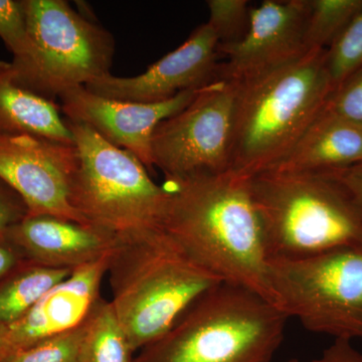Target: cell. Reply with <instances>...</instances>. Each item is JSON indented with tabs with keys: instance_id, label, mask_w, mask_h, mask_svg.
I'll return each instance as SVG.
<instances>
[{
	"instance_id": "7c38bea8",
	"label": "cell",
	"mask_w": 362,
	"mask_h": 362,
	"mask_svg": "<svg viewBox=\"0 0 362 362\" xmlns=\"http://www.w3.org/2000/svg\"><path fill=\"white\" fill-rule=\"evenodd\" d=\"M218 39L206 23L195 28L175 51L148 66L141 75H109L85 86L99 96L132 103H159L185 90L199 89L216 78Z\"/></svg>"
},
{
	"instance_id": "4dcf8cb0",
	"label": "cell",
	"mask_w": 362,
	"mask_h": 362,
	"mask_svg": "<svg viewBox=\"0 0 362 362\" xmlns=\"http://www.w3.org/2000/svg\"><path fill=\"white\" fill-rule=\"evenodd\" d=\"M285 362H300V361H298V359H296V358H291V359H288V361H285Z\"/></svg>"
},
{
	"instance_id": "cb8c5ba5",
	"label": "cell",
	"mask_w": 362,
	"mask_h": 362,
	"mask_svg": "<svg viewBox=\"0 0 362 362\" xmlns=\"http://www.w3.org/2000/svg\"><path fill=\"white\" fill-rule=\"evenodd\" d=\"M0 39L13 59L25 54L28 33L25 0H0Z\"/></svg>"
},
{
	"instance_id": "8992f818",
	"label": "cell",
	"mask_w": 362,
	"mask_h": 362,
	"mask_svg": "<svg viewBox=\"0 0 362 362\" xmlns=\"http://www.w3.org/2000/svg\"><path fill=\"white\" fill-rule=\"evenodd\" d=\"M66 122L78 154L69 192L73 209L88 225L115 235L160 230L168 188L156 185L144 164L127 150L87 126Z\"/></svg>"
},
{
	"instance_id": "ffe728a7",
	"label": "cell",
	"mask_w": 362,
	"mask_h": 362,
	"mask_svg": "<svg viewBox=\"0 0 362 362\" xmlns=\"http://www.w3.org/2000/svg\"><path fill=\"white\" fill-rule=\"evenodd\" d=\"M362 11V0H309L305 30L307 52L327 49Z\"/></svg>"
},
{
	"instance_id": "5bb4252c",
	"label": "cell",
	"mask_w": 362,
	"mask_h": 362,
	"mask_svg": "<svg viewBox=\"0 0 362 362\" xmlns=\"http://www.w3.org/2000/svg\"><path fill=\"white\" fill-rule=\"evenodd\" d=\"M109 254L76 269L40 298L28 313L4 328L11 351L68 332L85 322L100 296Z\"/></svg>"
},
{
	"instance_id": "ba28073f",
	"label": "cell",
	"mask_w": 362,
	"mask_h": 362,
	"mask_svg": "<svg viewBox=\"0 0 362 362\" xmlns=\"http://www.w3.org/2000/svg\"><path fill=\"white\" fill-rule=\"evenodd\" d=\"M276 304L307 330L362 340V245L294 261H271Z\"/></svg>"
},
{
	"instance_id": "277c9868",
	"label": "cell",
	"mask_w": 362,
	"mask_h": 362,
	"mask_svg": "<svg viewBox=\"0 0 362 362\" xmlns=\"http://www.w3.org/2000/svg\"><path fill=\"white\" fill-rule=\"evenodd\" d=\"M326 51L235 83L232 173L250 177L273 168L322 111L332 92Z\"/></svg>"
},
{
	"instance_id": "5b68a950",
	"label": "cell",
	"mask_w": 362,
	"mask_h": 362,
	"mask_svg": "<svg viewBox=\"0 0 362 362\" xmlns=\"http://www.w3.org/2000/svg\"><path fill=\"white\" fill-rule=\"evenodd\" d=\"M289 317L257 293L221 283L135 362H272Z\"/></svg>"
},
{
	"instance_id": "6da1fadb",
	"label": "cell",
	"mask_w": 362,
	"mask_h": 362,
	"mask_svg": "<svg viewBox=\"0 0 362 362\" xmlns=\"http://www.w3.org/2000/svg\"><path fill=\"white\" fill-rule=\"evenodd\" d=\"M162 232L221 283L276 304L261 221L249 177L228 171L169 183Z\"/></svg>"
},
{
	"instance_id": "484cf974",
	"label": "cell",
	"mask_w": 362,
	"mask_h": 362,
	"mask_svg": "<svg viewBox=\"0 0 362 362\" xmlns=\"http://www.w3.org/2000/svg\"><path fill=\"white\" fill-rule=\"evenodd\" d=\"M28 214L25 202L18 192L0 180V239L7 230L23 221Z\"/></svg>"
},
{
	"instance_id": "44dd1931",
	"label": "cell",
	"mask_w": 362,
	"mask_h": 362,
	"mask_svg": "<svg viewBox=\"0 0 362 362\" xmlns=\"http://www.w3.org/2000/svg\"><path fill=\"white\" fill-rule=\"evenodd\" d=\"M361 68L362 11L350 21L326 51V69L332 92Z\"/></svg>"
},
{
	"instance_id": "603a6c76",
	"label": "cell",
	"mask_w": 362,
	"mask_h": 362,
	"mask_svg": "<svg viewBox=\"0 0 362 362\" xmlns=\"http://www.w3.org/2000/svg\"><path fill=\"white\" fill-rule=\"evenodd\" d=\"M207 23L218 39V45L239 42L246 35L250 25L247 0H209Z\"/></svg>"
},
{
	"instance_id": "9a60e30c",
	"label": "cell",
	"mask_w": 362,
	"mask_h": 362,
	"mask_svg": "<svg viewBox=\"0 0 362 362\" xmlns=\"http://www.w3.org/2000/svg\"><path fill=\"white\" fill-rule=\"evenodd\" d=\"M4 239L25 261L74 271L107 256L115 245L116 235L57 216L28 214L7 230Z\"/></svg>"
},
{
	"instance_id": "52a82bcc",
	"label": "cell",
	"mask_w": 362,
	"mask_h": 362,
	"mask_svg": "<svg viewBox=\"0 0 362 362\" xmlns=\"http://www.w3.org/2000/svg\"><path fill=\"white\" fill-rule=\"evenodd\" d=\"M25 6L28 49L11 62L21 85L56 101L111 74L115 42L108 30L65 0H25Z\"/></svg>"
},
{
	"instance_id": "7402d4cb",
	"label": "cell",
	"mask_w": 362,
	"mask_h": 362,
	"mask_svg": "<svg viewBox=\"0 0 362 362\" xmlns=\"http://www.w3.org/2000/svg\"><path fill=\"white\" fill-rule=\"evenodd\" d=\"M84 331L85 322L63 334L16 350L0 362H80Z\"/></svg>"
},
{
	"instance_id": "83f0119b",
	"label": "cell",
	"mask_w": 362,
	"mask_h": 362,
	"mask_svg": "<svg viewBox=\"0 0 362 362\" xmlns=\"http://www.w3.org/2000/svg\"><path fill=\"white\" fill-rule=\"evenodd\" d=\"M23 261V257L13 245L4 238L0 239V280Z\"/></svg>"
},
{
	"instance_id": "f546056e",
	"label": "cell",
	"mask_w": 362,
	"mask_h": 362,
	"mask_svg": "<svg viewBox=\"0 0 362 362\" xmlns=\"http://www.w3.org/2000/svg\"><path fill=\"white\" fill-rule=\"evenodd\" d=\"M11 349L9 346L8 341H7L6 337V331L4 328H0V361L11 354Z\"/></svg>"
},
{
	"instance_id": "1f68e13d",
	"label": "cell",
	"mask_w": 362,
	"mask_h": 362,
	"mask_svg": "<svg viewBox=\"0 0 362 362\" xmlns=\"http://www.w3.org/2000/svg\"><path fill=\"white\" fill-rule=\"evenodd\" d=\"M361 168H362V164H361Z\"/></svg>"
},
{
	"instance_id": "d4e9b609",
	"label": "cell",
	"mask_w": 362,
	"mask_h": 362,
	"mask_svg": "<svg viewBox=\"0 0 362 362\" xmlns=\"http://www.w3.org/2000/svg\"><path fill=\"white\" fill-rule=\"evenodd\" d=\"M324 108L362 127V68L331 93Z\"/></svg>"
},
{
	"instance_id": "4fadbf2b",
	"label": "cell",
	"mask_w": 362,
	"mask_h": 362,
	"mask_svg": "<svg viewBox=\"0 0 362 362\" xmlns=\"http://www.w3.org/2000/svg\"><path fill=\"white\" fill-rule=\"evenodd\" d=\"M202 88L185 90L159 103L143 104L107 99L80 86L66 90L59 100L66 120L87 126L151 169V143L156 128L192 103Z\"/></svg>"
},
{
	"instance_id": "9c48e42d",
	"label": "cell",
	"mask_w": 362,
	"mask_h": 362,
	"mask_svg": "<svg viewBox=\"0 0 362 362\" xmlns=\"http://www.w3.org/2000/svg\"><path fill=\"white\" fill-rule=\"evenodd\" d=\"M235 93V83L216 78L159 124L152 137V165L168 183L230 171Z\"/></svg>"
},
{
	"instance_id": "30bf717a",
	"label": "cell",
	"mask_w": 362,
	"mask_h": 362,
	"mask_svg": "<svg viewBox=\"0 0 362 362\" xmlns=\"http://www.w3.org/2000/svg\"><path fill=\"white\" fill-rule=\"evenodd\" d=\"M78 164L76 144L32 135H0V180L25 202L28 214L85 223L69 192Z\"/></svg>"
},
{
	"instance_id": "8fae6325",
	"label": "cell",
	"mask_w": 362,
	"mask_h": 362,
	"mask_svg": "<svg viewBox=\"0 0 362 362\" xmlns=\"http://www.w3.org/2000/svg\"><path fill=\"white\" fill-rule=\"evenodd\" d=\"M308 11L309 0H265L251 7L246 35L239 42L218 45L226 62L218 66L214 80L243 82L303 57Z\"/></svg>"
},
{
	"instance_id": "2e32d148",
	"label": "cell",
	"mask_w": 362,
	"mask_h": 362,
	"mask_svg": "<svg viewBox=\"0 0 362 362\" xmlns=\"http://www.w3.org/2000/svg\"><path fill=\"white\" fill-rule=\"evenodd\" d=\"M361 164V126L343 120L323 108L289 153L269 169L331 171Z\"/></svg>"
},
{
	"instance_id": "7a4b0ae2",
	"label": "cell",
	"mask_w": 362,
	"mask_h": 362,
	"mask_svg": "<svg viewBox=\"0 0 362 362\" xmlns=\"http://www.w3.org/2000/svg\"><path fill=\"white\" fill-rule=\"evenodd\" d=\"M249 185L269 262L362 245V207L337 170L267 169Z\"/></svg>"
},
{
	"instance_id": "4316f807",
	"label": "cell",
	"mask_w": 362,
	"mask_h": 362,
	"mask_svg": "<svg viewBox=\"0 0 362 362\" xmlns=\"http://www.w3.org/2000/svg\"><path fill=\"white\" fill-rule=\"evenodd\" d=\"M311 362H362V354L347 339H334L318 358Z\"/></svg>"
},
{
	"instance_id": "e0dca14e",
	"label": "cell",
	"mask_w": 362,
	"mask_h": 362,
	"mask_svg": "<svg viewBox=\"0 0 362 362\" xmlns=\"http://www.w3.org/2000/svg\"><path fill=\"white\" fill-rule=\"evenodd\" d=\"M61 106L26 89L13 63L0 59V135H32L75 144Z\"/></svg>"
},
{
	"instance_id": "3957f363",
	"label": "cell",
	"mask_w": 362,
	"mask_h": 362,
	"mask_svg": "<svg viewBox=\"0 0 362 362\" xmlns=\"http://www.w3.org/2000/svg\"><path fill=\"white\" fill-rule=\"evenodd\" d=\"M111 304L134 352L163 337L221 282L161 230L116 235L107 268Z\"/></svg>"
},
{
	"instance_id": "f1b7e54d",
	"label": "cell",
	"mask_w": 362,
	"mask_h": 362,
	"mask_svg": "<svg viewBox=\"0 0 362 362\" xmlns=\"http://www.w3.org/2000/svg\"><path fill=\"white\" fill-rule=\"evenodd\" d=\"M338 173L341 176L350 189L356 195L357 201L362 207V168L361 165L352 168L338 169Z\"/></svg>"
},
{
	"instance_id": "d6986e66",
	"label": "cell",
	"mask_w": 362,
	"mask_h": 362,
	"mask_svg": "<svg viewBox=\"0 0 362 362\" xmlns=\"http://www.w3.org/2000/svg\"><path fill=\"white\" fill-rule=\"evenodd\" d=\"M133 354L111 302L100 298L85 321L80 362H135Z\"/></svg>"
},
{
	"instance_id": "ac0fdd59",
	"label": "cell",
	"mask_w": 362,
	"mask_h": 362,
	"mask_svg": "<svg viewBox=\"0 0 362 362\" xmlns=\"http://www.w3.org/2000/svg\"><path fill=\"white\" fill-rule=\"evenodd\" d=\"M73 271L52 269L23 259L0 280V328L28 313L37 301Z\"/></svg>"
}]
</instances>
